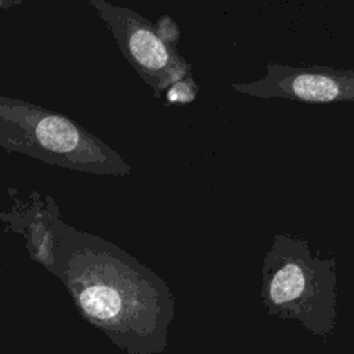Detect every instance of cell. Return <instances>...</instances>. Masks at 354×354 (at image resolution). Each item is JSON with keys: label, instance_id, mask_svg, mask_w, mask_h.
Listing matches in <instances>:
<instances>
[{"label": "cell", "instance_id": "cell-1", "mask_svg": "<svg viewBox=\"0 0 354 354\" xmlns=\"http://www.w3.org/2000/svg\"><path fill=\"white\" fill-rule=\"evenodd\" d=\"M55 245L66 260L65 282L87 319L112 335L124 337L158 332L162 317L160 282L149 271L127 264V254L106 241L54 223Z\"/></svg>", "mask_w": 354, "mask_h": 354}, {"label": "cell", "instance_id": "cell-2", "mask_svg": "<svg viewBox=\"0 0 354 354\" xmlns=\"http://www.w3.org/2000/svg\"><path fill=\"white\" fill-rule=\"evenodd\" d=\"M260 297L270 315L326 337L337 319L336 260L303 238L277 234L263 260Z\"/></svg>", "mask_w": 354, "mask_h": 354}, {"label": "cell", "instance_id": "cell-3", "mask_svg": "<svg viewBox=\"0 0 354 354\" xmlns=\"http://www.w3.org/2000/svg\"><path fill=\"white\" fill-rule=\"evenodd\" d=\"M0 147L64 169L129 176L130 165L72 118L40 105L0 95Z\"/></svg>", "mask_w": 354, "mask_h": 354}, {"label": "cell", "instance_id": "cell-4", "mask_svg": "<svg viewBox=\"0 0 354 354\" xmlns=\"http://www.w3.org/2000/svg\"><path fill=\"white\" fill-rule=\"evenodd\" d=\"M112 32L124 59L160 98L177 80L191 76V65L177 50L167 47L156 35L153 24L136 11L106 0H84Z\"/></svg>", "mask_w": 354, "mask_h": 354}, {"label": "cell", "instance_id": "cell-5", "mask_svg": "<svg viewBox=\"0 0 354 354\" xmlns=\"http://www.w3.org/2000/svg\"><path fill=\"white\" fill-rule=\"evenodd\" d=\"M266 76L250 83H232L231 88L257 98H285L310 104L354 102V71L329 66L266 65Z\"/></svg>", "mask_w": 354, "mask_h": 354}, {"label": "cell", "instance_id": "cell-6", "mask_svg": "<svg viewBox=\"0 0 354 354\" xmlns=\"http://www.w3.org/2000/svg\"><path fill=\"white\" fill-rule=\"evenodd\" d=\"M198 84L194 80L192 75L170 84L163 93L165 105H185L196 100L198 97Z\"/></svg>", "mask_w": 354, "mask_h": 354}, {"label": "cell", "instance_id": "cell-7", "mask_svg": "<svg viewBox=\"0 0 354 354\" xmlns=\"http://www.w3.org/2000/svg\"><path fill=\"white\" fill-rule=\"evenodd\" d=\"M153 28L156 35L159 36V39L170 48L177 50V44L180 41L181 33L180 29L176 24L174 19H171V17L169 15H162L156 19V22H153Z\"/></svg>", "mask_w": 354, "mask_h": 354}, {"label": "cell", "instance_id": "cell-8", "mask_svg": "<svg viewBox=\"0 0 354 354\" xmlns=\"http://www.w3.org/2000/svg\"><path fill=\"white\" fill-rule=\"evenodd\" d=\"M25 1L26 0H0V8L8 10V8H12V7L24 4Z\"/></svg>", "mask_w": 354, "mask_h": 354}]
</instances>
